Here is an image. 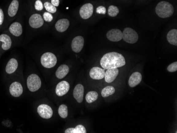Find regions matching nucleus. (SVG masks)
<instances>
[{
  "label": "nucleus",
  "instance_id": "a211bd4d",
  "mask_svg": "<svg viewBox=\"0 0 177 133\" xmlns=\"http://www.w3.org/2000/svg\"><path fill=\"white\" fill-rule=\"evenodd\" d=\"M70 25V22L66 19L59 20L55 24V28L59 32H64L68 29Z\"/></svg>",
  "mask_w": 177,
  "mask_h": 133
},
{
  "label": "nucleus",
  "instance_id": "c85d7f7f",
  "mask_svg": "<svg viewBox=\"0 0 177 133\" xmlns=\"http://www.w3.org/2000/svg\"><path fill=\"white\" fill-rule=\"evenodd\" d=\"M44 5L46 10H47V11L49 13L54 14L56 12L57 9L56 6H53L51 3H49L48 2H45Z\"/></svg>",
  "mask_w": 177,
  "mask_h": 133
},
{
  "label": "nucleus",
  "instance_id": "bb28decb",
  "mask_svg": "<svg viewBox=\"0 0 177 133\" xmlns=\"http://www.w3.org/2000/svg\"><path fill=\"white\" fill-rule=\"evenodd\" d=\"M58 112H59V115L60 116V117H62V118H66L68 115L67 107L65 104L60 105L59 107Z\"/></svg>",
  "mask_w": 177,
  "mask_h": 133
},
{
  "label": "nucleus",
  "instance_id": "7ed1b4c3",
  "mask_svg": "<svg viewBox=\"0 0 177 133\" xmlns=\"http://www.w3.org/2000/svg\"><path fill=\"white\" fill-rule=\"evenodd\" d=\"M41 63L45 68H53L57 63L56 57L52 53H45L41 56Z\"/></svg>",
  "mask_w": 177,
  "mask_h": 133
},
{
  "label": "nucleus",
  "instance_id": "423d86ee",
  "mask_svg": "<svg viewBox=\"0 0 177 133\" xmlns=\"http://www.w3.org/2000/svg\"><path fill=\"white\" fill-rule=\"evenodd\" d=\"M37 111L40 116L44 119H49L53 116L52 109L47 104L39 105L37 108Z\"/></svg>",
  "mask_w": 177,
  "mask_h": 133
},
{
  "label": "nucleus",
  "instance_id": "6e6552de",
  "mask_svg": "<svg viewBox=\"0 0 177 133\" xmlns=\"http://www.w3.org/2000/svg\"><path fill=\"white\" fill-rule=\"evenodd\" d=\"M84 40L83 37L79 36L75 37L72 41V50L75 53H79L81 51L84 46Z\"/></svg>",
  "mask_w": 177,
  "mask_h": 133
},
{
  "label": "nucleus",
  "instance_id": "2eb2a0df",
  "mask_svg": "<svg viewBox=\"0 0 177 133\" xmlns=\"http://www.w3.org/2000/svg\"><path fill=\"white\" fill-rule=\"evenodd\" d=\"M119 74V70L116 68L107 69L105 74V79L107 83H111L114 81Z\"/></svg>",
  "mask_w": 177,
  "mask_h": 133
},
{
  "label": "nucleus",
  "instance_id": "5701e85b",
  "mask_svg": "<svg viewBox=\"0 0 177 133\" xmlns=\"http://www.w3.org/2000/svg\"><path fill=\"white\" fill-rule=\"evenodd\" d=\"M167 40L171 45L175 46L177 45V30L172 29L167 33Z\"/></svg>",
  "mask_w": 177,
  "mask_h": 133
},
{
  "label": "nucleus",
  "instance_id": "1a4fd4ad",
  "mask_svg": "<svg viewBox=\"0 0 177 133\" xmlns=\"http://www.w3.org/2000/svg\"><path fill=\"white\" fill-rule=\"evenodd\" d=\"M107 37L109 41L117 42L123 38V33L119 29H111L107 33Z\"/></svg>",
  "mask_w": 177,
  "mask_h": 133
},
{
  "label": "nucleus",
  "instance_id": "c756f323",
  "mask_svg": "<svg viewBox=\"0 0 177 133\" xmlns=\"http://www.w3.org/2000/svg\"><path fill=\"white\" fill-rule=\"evenodd\" d=\"M43 19L46 22H51L53 20V17L51 13L46 12L43 14Z\"/></svg>",
  "mask_w": 177,
  "mask_h": 133
},
{
  "label": "nucleus",
  "instance_id": "aec40b11",
  "mask_svg": "<svg viewBox=\"0 0 177 133\" xmlns=\"http://www.w3.org/2000/svg\"><path fill=\"white\" fill-rule=\"evenodd\" d=\"M18 63L17 60L15 58H11L8 62L6 65V71L8 74H12L16 71L18 68Z\"/></svg>",
  "mask_w": 177,
  "mask_h": 133
},
{
  "label": "nucleus",
  "instance_id": "9d476101",
  "mask_svg": "<svg viewBox=\"0 0 177 133\" xmlns=\"http://www.w3.org/2000/svg\"><path fill=\"white\" fill-rule=\"evenodd\" d=\"M29 25L32 28H38L44 24L43 18L39 14H34L29 19Z\"/></svg>",
  "mask_w": 177,
  "mask_h": 133
},
{
  "label": "nucleus",
  "instance_id": "f03ea898",
  "mask_svg": "<svg viewBox=\"0 0 177 133\" xmlns=\"http://www.w3.org/2000/svg\"><path fill=\"white\" fill-rule=\"evenodd\" d=\"M156 12L159 17L166 18L171 17L173 14L174 8L169 2L161 1L156 6Z\"/></svg>",
  "mask_w": 177,
  "mask_h": 133
},
{
  "label": "nucleus",
  "instance_id": "473e14b6",
  "mask_svg": "<svg viewBox=\"0 0 177 133\" xmlns=\"http://www.w3.org/2000/svg\"><path fill=\"white\" fill-rule=\"evenodd\" d=\"M96 12L98 14H106V9L105 7H104L103 6H99L97 8L96 10Z\"/></svg>",
  "mask_w": 177,
  "mask_h": 133
},
{
  "label": "nucleus",
  "instance_id": "b1692460",
  "mask_svg": "<svg viewBox=\"0 0 177 133\" xmlns=\"http://www.w3.org/2000/svg\"><path fill=\"white\" fill-rule=\"evenodd\" d=\"M65 133H86V128L82 125L76 126L75 128H69L65 130Z\"/></svg>",
  "mask_w": 177,
  "mask_h": 133
},
{
  "label": "nucleus",
  "instance_id": "f3484780",
  "mask_svg": "<svg viewBox=\"0 0 177 133\" xmlns=\"http://www.w3.org/2000/svg\"><path fill=\"white\" fill-rule=\"evenodd\" d=\"M9 31L14 36L19 37L22 33L21 25L17 22L12 23L9 28Z\"/></svg>",
  "mask_w": 177,
  "mask_h": 133
},
{
  "label": "nucleus",
  "instance_id": "393cba45",
  "mask_svg": "<svg viewBox=\"0 0 177 133\" xmlns=\"http://www.w3.org/2000/svg\"><path fill=\"white\" fill-rule=\"evenodd\" d=\"M115 92V89L114 87L112 86H107L102 90L101 96L103 98H106L113 95Z\"/></svg>",
  "mask_w": 177,
  "mask_h": 133
},
{
  "label": "nucleus",
  "instance_id": "4be33fe9",
  "mask_svg": "<svg viewBox=\"0 0 177 133\" xmlns=\"http://www.w3.org/2000/svg\"><path fill=\"white\" fill-rule=\"evenodd\" d=\"M19 8V2L17 0H13L8 9V14L11 17L16 15Z\"/></svg>",
  "mask_w": 177,
  "mask_h": 133
},
{
  "label": "nucleus",
  "instance_id": "a878e982",
  "mask_svg": "<svg viewBox=\"0 0 177 133\" xmlns=\"http://www.w3.org/2000/svg\"><path fill=\"white\" fill-rule=\"evenodd\" d=\"M98 97V94L95 91H90L87 94L86 96V99L87 102L89 104L97 100Z\"/></svg>",
  "mask_w": 177,
  "mask_h": 133
},
{
  "label": "nucleus",
  "instance_id": "39448f33",
  "mask_svg": "<svg viewBox=\"0 0 177 133\" xmlns=\"http://www.w3.org/2000/svg\"><path fill=\"white\" fill-rule=\"evenodd\" d=\"M123 40L129 44L136 43L138 39L137 33L130 28H126L123 31Z\"/></svg>",
  "mask_w": 177,
  "mask_h": 133
},
{
  "label": "nucleus",
  "instance_id": "7c9ffc66",
  "mask_svg": "<svg viewBox=\"0 0 177 133\" xmlns=\"http://www.w3.org/2000/svg\"><path fill=\"white\" fill-rule=\"evenodd\" d=\"M167 71L170 72H175L177 71V62H173L167 66Z\"/></svg>",
  "mask_w": 177,
  "mask_h": 133
},
{
  "label": "nucleus",
  "instance_id": "0eeeda50",
  "mask_svg": "<svg viewBox=\"0 0 177 133\" xmlns=\"http://www.w3.org/2000/svg\"><path fill=\"white\" fill-rule=\"evenodd\" d=\"M94 12V6L91 3H87L82 6L80 10L81 17L83 19H88L91 17Z\"/></svg>",
  "mask_w": 177,
  "mask_h": 133
},
{
  "label": "nucleus",
  "instance_id": "2f4dec72",
  "mask_svg": "<svg viewBox=\"0 0 177 133\" xmlns=\"http://www.w3.org/2000/svg\"><path fill=\"white\" fill-rule=\"evenodd\" d=\"M43 3L41 2V1L40 0H37L35 2V9L37 11H41V10H43Z\"/></svg>",
  "mask_w": 177,
  "mask_h": 133
},
{
  "label": "nucleus",
  "instance_id": "cd10ccee",
  "mask_svg": "<svg viewBox=\"0 0 177 133\" xmlns=\"http://www.w3.org/2000/svg\"><path fill=\"white\" fill-rule=\"evenodd\" d=\"M108 12L109 16L111 17H115L119 14V10L117 6H110L108 8Z\"/></svg>",
  "mask_w": 177,
  "mask_h": 133
},
{
  "label": "nucleus",
  "instance_id": "412c9836",
  "mask_svg": "<svg viewBox=\"0 0 177 133\" xmlns=\"http://www.w3.org/2000/svg\"><path fill=\"white\" fill-rule=\"evenodd\" d=\"M69 72V68L68 66L66 65H60L56 72V76L57 78L62 79L65 77Z\"/></svg>",
  "mask_w": 177,
  "mask_h": 133
},
{
  "label": "nucleus",
  "instance_id": "20e7f679",
  "mask_svg": "<svg viewBox=\"0 0 177 133\" xmlns=\"http://www.w3.org/2000/svg\"><path fill=\"white\" fill-rule=\"evenodd\" d=\"M41 85V80L36 74H32L28 77V88L31 92H35L38 90L40 88Z\"/></svg>",
  "mask_w": 177,
  "mask_h": 133
},
{
  "label": "nucleus",
  "instance_id": "6ab92c4d",
  "mask_svg": "<svg viewBox=\"0 0 177 133\" xmlns=\"http://www.w3.org/2000/svg\"><path fill=\"white\" fill-rule=\"evenodd\" d=\"M0 41L2 42V48L3 50H9L11 48L12 41L8 35L2 34L0 36Z\"/></svg>",
  "mask_w": 177,
  "mask_h": 133
},
{
  "label": "nucleus",
  "instance_id": "9b49d317",
  "mask_svg": "<svg viewBox=\"0 0 177 133\" xmlns=\"http://www.w3.org/2000/svg\"><path fill=\"white\" fill-rule=\"evenodd\" d=\"M70 90V84L67 81L60 82L57 85L56 88V93L59 96H62L66 95Z\"/></svg>",
  "mask_w": 177,
  "mask_h": 133
},
{
  "label": "nucleus",
  "instance_id": "4468645a",
  "mask_svg": "<svg viewBox=\"0 0 177 133\" xmlns=\"http://www.w3.org/2000/svg\"><path fill=\"white\" fill-rule=\"evenodd\" d=\"M84 87L82 84L76 85L73 91V96L79 103H81L83 100Z\"/></svg>",
  "mask_w": 177,
  "mask_h": 133
},
{
  "label": "nucleus",
  "instance_id": "ddd939ff",
  "mask_svg": "<svg viewBox=\"0 0 177 133\" xmlns=\"http://www.w3.org/2000/svg\"><path fill=\"white\" fill-rule=\"evenodd\" d=\"M105 69L99 67L92 68L90 71V76L92 79L101 80L105 77Z\"/></svg>",
  "mask_w": 177,
  "mask_h": 133
},
{
  "label": "nucleus",
  "instance_id": "dca6fc26",
  "mask_svg": "<svg viewBox=\"0 0 177 133\" xmlns=\"http://www.w3.org/2000/svg\"><path fill=\"white\" fill-rule=\"evenodd\" d=\"M142 74L138 72H134L131 75L129 80V85L132 88L136 87L142 81Z\"/></svg>",
  "mask_w": 177,
  "mask_h": 133
},
{
  "label": "nucleus",
  "instance_id": "f8f14e48",
  "mask_svg": "<svg viewBox=\"0 0 177 133\" xmlns=\"http://www.w3.org/2000/svg\"><path fill=\"white\" fill-rule=\"evenodd\" d=\"M10 94L14 97H19L21 96L23 93V88L21 84L18 82H14L11 84L10 87Z\"/></svg>",
  "mask_w": 177,
  "mask_h": 133
},
{
  "label": "nucleus",
  "instance_id": "f257e3e1",
  "mask_svg": "<svg viewBox=\"0 0 177 133\" xmlns=\"http://www.w3.org/2000/svg\"><path fill=\"white\" fill-rule=\"evenodd\" d=\"M126 64L123 55L117 52H110L103 55L100 61V65L104 69L121 68Z\"/></svg>",
  "mask_w": 177,
  "mask_h": 133
},
{
  "label": "nucleus",
  "instance_id": "72a5a7b5",
  "mask_svg": "<svg viewBox=\"0 0 177 133\" xmlns=\"http://www.w3.org/2000/svg\"><path fill=\"white\" fill-rule=\"evenodd\" d=\"M4 21V14L2 9H0V25H2Z\"/></svg>",
  "mask_w": 177,
  "mask_h": 133
},
{
  "label": "nucleus",
  "instance_id": "f704fd0d",
  "mask_svg": "<svg viewBox=\"0 0 177 133\" xmlns=\"http://www.w3.org/2000/svg\"><path fill=\"white\" fill-rule=\"evenodd\" d=\"M51 3L53 4V6H58L60 4V0H52Z\"/></svg>",
  "mask_w": 177,
  "mask_h": 133
}]
</instances>
